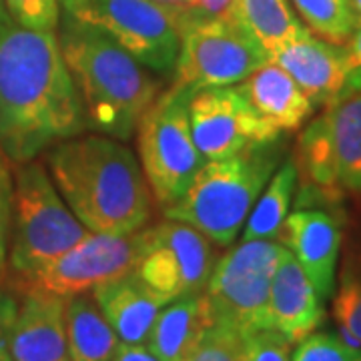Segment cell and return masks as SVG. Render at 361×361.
Here are the masks:
<instances>
[{
  "label": "cell",
  "mask_w": 361,
  "mask_h": 361,
  "mask_svg": "<svg viewBox=\"0 0 361 361\" xmlns=\"http://www.w3.org/2000/svg\"><path fill=\"white\" fill-rule=\"evenodd\" d=\"M89 129L82 99L49 30L11 20L0 30V149L28 163Z\"/></svg>",
  "instance_id": "obj_1"
},
{
  "label": "cell",
  "mask_w": 361,
  "mask_h": 361,
  "mask_svg": "<svg viewBox=\"0 0 361 361\" xmlns=\"http://www.w3.org/2000/svg\"><path fill=\"white\" fill-rule=\"evenodd\" d=\"M47 169L68 209L90 233L129 235L151 217V187L129 147L106 135L73 137L49 149Z\"/></svg>",
  "instance_id": "obj_2"
},
{
  "label": "cell",
  "mask_w": 361,
  "mask_h": 361,
  "mask_svg": "<svg viewBox=\"0 0 361 361\" xmlns=\"http://www.w3.org/2000/svg\"><path fill=\"white\" fill-rule=\"evenodd\" d=\"M61 52L77 82L90 129L129 141L157 99V82L116 40L97 26L65 14Z\"/></svg>",
  "instance_id": "obj_3"
},
{
  "label": "cell",
  "mask_w": 361,
  "mask_h": 361,
  "mask_svg": "<svg viewBox=\"0 0 361 361\" xmlns=\"http://www.w3.org/2000/svg\"><path fill=\"white\" fill-rule=\"evenodd\" d=\"M283 155L279 137L225 159L205 161L187 193L165 207V217L189 223L213 243L229 247Z\"/></svg>",
  "instance_id": "obj_4"
},
{
  "label": "cell",
  "mask_w": 361,
  "mask_h": 361,
  "mask_svg": "<svg viewBox=\"0 0 361 361\" xmlns=\"http://www.w3.org/2000/svg\"><path fill=\"white\" fill-rule=\"evenodd\" d=\"M89 233L54 187L49 169L35 161L16 167L8 243L13 283L65 255Z\"/></svg>",
  "instance_id": "obj_5"
},
{
  "label": "cell",
  "mask_w": 361,
  "mask_h": 361,
  "mask_svg": "<svg viewBox=\"0 0 361 361\" xmlns=\"http://www.w3.org/2000/svg\"><path fill=\"white\" fill-rule=\"evenodd\" d=\"M193 90L173 85L142 113L139 129V159L145 179L159 205L179 201L205 165L191 135L189 101Z\"/></svg>",
  "instance_id": "obj_6"
},
{
  "label": "cell",
  "mask_w": 361,
  "mask_h": 361,
  "mask_svg": "<svg viewBox=\"0 0 361 361\" xmlns=\"http://www.w3.org/2000/svg\"><path fill=\"white\" fill-rule=\"evenodd\" d=\"M283 245L273 239L241 241L215 263L205 295L211 325H223L241 336L269 327L273 273Z\"/></svg>",
  "instance_id": "obj_7"
},
{
  "label": "cell",
  "mask_w": 361,
  "mask_h": 361,
  "mask_svg": "<svg viewBox=\"0 0 361 361\" xmlns=\"http://www.w3.org/2000/svg\"><path fill=\"white\" fill-rule=\"evenodd\" d=\"M65 14L97 26L155 73L175 68L185 6L159 0H63Z\"/></svg>",
  "instance_id": "obj_8"
},
{
  "label": "cell",
  "mask_w": 361,
  "mask_h": 361,
  "mask_svg": "<svg viewBox=\"0 0 361 361\" xmlns=\"http://www.w3.org/2000/svg\"><path fill=\"white\" fill-rule=\"evenodd\" d=\"M267 54L229 16L185 23L175 63V85L197 90L231 87L255 73Z\"/></svg>",
  "instance_id": "obj_9"
},
{
  "label": "cell",
  "mask_w": 361,
  "mask_h": 361,
  "mask_svg": "<svg viewBox=\"0 0 361 361\" xmlns=\"http://www.w3.org/2000/svg\"><path fill=\"white\" fill-rule=\"evenodd\" d=\"M139 257L133 273L165 305L205 291L215 269L213 241L189 223L165 219L141 231Z\"/></svg>",
  "instance_id": "obj_10"
},
{
  "label": "cell",
  "mask_w": 361,
  "mask_h": 361,
  "mask_svg": "<svg viewBox=\"0 0 361 361\" xmlns=\"http://www.w3.org/2000/svg\"><path fill=\"white\" fill-rule=\"evenodd\" d=\"M139 247V231L129 235L89 233L65 255L13 285L18 293L26 289H39L61 297L89 293L94 287L118 279L135 269Z\"/></svg>",
  "instance_id": "obj_11"
},
{
  "label": "cell",
  "mask_w": 361,
  "mask_h": 361,
  "mask_svg": "<svg viewBox=\"0 0 361 361\" xmlns=\"http://www.w3.org/2000/svg\"><path fill=\"white\" fill-rule=\"evenodd\" d=\"M189 123L195 145L205 161L225 159L281 137V130L259 115L239 87H213L193 92Z\"/></svg>",
  "instance_id": "obj_12"
},
{
  "label": "cell",
  "mask_w": 361,
  "mask_h": 361,
  "mask_svg": "<svg viewBox=\"0 0 361 361\" xmlns=\"http://www.w3.org/2000/svg\"><path fill=\"white\" fill-rule=\"evenodd\" d=\"M299 85L313 106L331 104L361 90V68H351L348 49L311 35L285 44L271 59Z\"/></svg>",
  "instance_id": "obj_13"
},
{
  "label": "cell",
  "mask_w": 361,
  "mask_h": 361,
  "mask_svg": "<svg viewBox=\"0 0 361 361\" xmlns=\"http://www.w3.org/2000/svg\"><path fill=\"white\" fill-rule=\"evenodd\" d=\"M277 241L295 255L323 301L334 297L341 247V227L334 215L317 209H299L287 215Z\"/></svg>",
  "instance_id": "obj_14"
},
{
  "label": "cell",
  "mask_w": 361,
  "mask_h": 361,
  "mask_svg": "<svg viewBox=\"0 0 361 361\" xmlns=\"http://www.w3.org/2000/svg\"><path fill=\"white\" fill-rule=\"evenodd\" d=\"M11 337L13 361H71L65 327V297L26 289L20 291Z\"/></svg>",
  "instance_id": "obj_15"
},
{
  "label": "cell",
  "mask_w": 361,
  "mask_h": 361,
  "mask_svg": "<svg viewBox=\"0 0 361 361\" xmlns=\"http://www.w3.org/2000/svg\"><path fill=\"white\" fill-rule=\"evenodd\" d=\"M295 255L285 249L273 273L269 293V327L291 343L311 336L325 319V307Z\"/></svg>",
  "instance_id": "obj_16"
},
{
  "label": "cell",
  "mask_w": 361,
  "mask_h": 361,
  "mask_svg": "<svg viewBox=\"0 0 361 361\" xmlns=\"http://www.w3.org/2000/svg\"><path fill=\"white\" fill-rule=\"evenodd\" d=\"M90 293L123 343L147 345L157 315L165 303L133 271L94 287Z\"/></svg>",
  "instance_id": "obj_17"
},
{
  "label": "cell",
  "mask_w": 361,
  "mask_h": 361,
  "mask_svg": "<svg viewBox=\"0 0 361 361\" xmlns=\"http://www.w3.org/2000/svg\"><path fill=\"white\" fill-rule=\"evenodd\" d=\"M237 87L259 115L279 130H297L313 111L310 97L273 61L263 63Z\"/></svg>",
  "instance_id": "obj_18"
},
{
  "label": "cell",
  "mask_w": 361,
  "mask_h": 361,
  "mask_svg": "<svg viewBox=\"0 0 361 361\" xmlns=\"http://www.w3.org/2000/svg\"><path fill=\"white\" fill-rule=\"evenodd\" d=\"M209 327L205 295L180 297L159 311L147 348L161 361H191Z\"/></svg>",
  "instance_id": "obj_19"
},
{
  "label": "cell",
  "mask_w": 361,
  "mask_h": 361,
  "mask_svg": "<svg viewBox=\"0 0 361 361\" xmlns=\"http://www.w3.org/2000/svg\"><path fill=\"white\" fill-rule=\"evenodd\" d=\"M223 14L257 40L269 61L285 44L310 32L287 0H233Z\"/></svg>",
  "instance_id": "obj_20"
},
{
  "label": "cell",
  "mask_w": 361,
  "mask_h": 361,
  "mask_svg": "<svg viewBox=\"0 0 361 361\" xmlns=\"http://www.w3.org/2000/svg\"><path fill=\"white\" fill-rule=\"evenodd\" d=\"M65 327L71 361H113L121 339L92 293L65 297Z\"/></svg>",
  "instance_id": "obj_21"
},
{
  "label": "cell",
  "mask_w": 361,
  "mask_h": 361,
  "mask_svg": "<svg viewBox=\"0 0 361 361\" xmlns=\"http://www.w3.org/2000/svg\"><path fill=\"white\" fill-rule=\"evenodd\" d=\"M337 179L341 189L361 193V90L327 104Z\"/></svg>",
  "instance_id": "obj_22"
},
{
  "label": "cell",
  "mask_w": 361,
  "mask_h": 361,
  "mask_svg": "<svg viewBox=\"0 0 361 361\" xmlns=\"http://www.w3.org/2000/svg\"><path fill=\"white\" fill-rule=\"evenodd\" d=\"M297 173L305 183V193L322 195L325 199H334L341 193L331 130L325 113L301 133Z\"/></svg>",
  "instance_id": "obj_23"
},
{
  "label": "cell",
  "mask_w": 361,
  "mask_h": 361,
  "mask_svg": "<svg viewBox=\"0 0 361 361\" xmlns=\"http://www.w3.org/2000/svg\"><path fill=\"white\" fill-rule=\"evenodd\" d=\"M297 180H299V173L291 159L277 167V171L271 175L265 191H261L255 205L251 209L249 219L243 225V241L277 237L283 221L289 215Z\"/></svg>",
  "instance_id": "obj_24"
},
{
  "label": "cell",
  "mask_w": 361,
  "mask_h": 361,
  "mask_svg": "<svg viewBox=\"0 0 361 361\" xmlns=\"http://www.w3.org/2000/svg\"><path fill=\"white\" fill-rule=\"evenodd\" d=\"M297 13L322 39L345 44L355 32L348 0H293Z\"/></svg>",
  "instance_id": "obj_25"
},
{
  "label": "cell",
  "mask_w": 361,
  "mask_h": 361,
  "mask_svg": "<svg viewBox=\"0 0 361 361\" xmlns=\"http://www.w3.org/2000/svg\"><path fill=\"white\" fill-rule=\"evenodd\" d=\"M334 317L361 341V261H348L334 291Z\"/></svg>",
  "instance_id": "obj_26"
},
{
  "label": "cell",
  "mask_w": 361,
  "mask_h": 361,
  "mask_svg": "<svg viewBox=\"0 0 361 361\" xmlns=\"http://www.w3.org/2000/svg\"><path fill=\"white\" fill-rule=\"evenodd\" d=\"M291 361H361V349L345 345L337 334L313 331L297 343Z\"/></svg>",
  "instance_id": "obj_27"
},
{
  "label": "cell",
  "mask_w": 361,
  "mask_h": 361,
  "mask_svg": "<svg viewBox=\"0 0 361 361\" xmlns=\"http://www.w3.org/2000/svg\"><path fill=\"white\" fill-rule=\"evenodd\" d=\"M245 336L223 325H211L191 361H243Z\"/></svg>",
  "instance_id": "obj_28"
},
{
  "label": "cell",
  "mask_w": 361,
  "mask_h": 361,
  "mask_svg": "<svg viewBox=\"0 0 361 361\" xmlns=\"http://www.w3.org/2000/svg\"><path fill=\"white\" fill-rule=\"evenodd\" d=\"M8 14L16 25L30 30L54 32L59 26V2L56 0H4Z\"/></svg>",
  "instance_id": "obj_29"
},
{
  "label": "cell",
  "mask_w": 361,
  "mask_h": 361,
  "mask_svg": "<svg viewBox=\"0 0 361 361\" xmlns=\"http://www.w3.org/2000/svg\"><path fill=\"white\" fill-rule=\"evenodd\" d=\"M14 175L11 159L0 149V281L8 273V243L13 227Z\"/></svg>",
  "instance_id": "obj_30"
},
{
  "label": "cell",
  "mask_w": 361,
  "mask_h": 361,
  "mask_svg": "<svg viewBox=\"0 0 361 361\" xmlns=\"http://www.w3.org/2000/svg\"><path fill=\"white\" fill-rule=\"evenodd\" d=\"M291 341L277 329L267 327L245 337L243 361H291Z\"/></svg>",
  "instance_id": "obj_31"
},
{
  "label": "cell",
  "mask_w": 361,
  "mask_h": 361,
  "mask_svg": "<svg viewBox=\"0 0 361 361\" xmlns=\"http://www.w3.org/2000/svg\"><path fill=\"white\" fill-rule=\"evenodd\" d=\"M18 313V299L8 291L6 281H0V361H13L11 355V337Z\"/></svg>",
  "instance_id": "obj_32"
},
{
  "label": "cell",
  "mask_w": 361,
  "mask_h": 361,
  "mask_svg": "<svg viewBox=\"0 0 361 361\" xmlns=\"http://www.w3.org/2000/svg\"><path fill=\"white\" fill-rule=\"evenodd\" d=\"M233 0H195L193 4L185 6V16L183 25L191 20H203V18H213L227 11V6Z\"/></svg>",
  "instance_id": "obj_33"
},
{
  "label": "cell",
  "mask_w": 361,
  "mask_h": 361,
  "mask_svg": "<svg viewBox=\"0 0 361 361\" xmlns=\"http://www.w3.org/2000/svg\"><path fill=\"white\" fill-rule=\"evenodd\" d=\"M113 361H161L155 353L145 345H133V343H118Z\"/></svg>",
  "instance_id": "obj_34"
},
{
  "label": "cell",
  "mask_w": 361,
  "mask_h": 361,
  "mask_svg": "<svg viewBox=\"0 0 361 361\" xmlns=\"http://www.w3.org/2000/svg\"><path fill=\"white\" fill-rule=\"evenodd\" d=\"M348 59L351 68H361V26L355 28V32L348 40Z\"/></svg>",
  "instance_id": "obj_35"
},
{
  "label": "cell",
  "mask_w": 361,
  "mask_h": 361,
  "mask_svg": "<svg viewBox=\"0 0 361 361\" xmlns=\"http://www.w3.org/2000/svg\"><path fill=\"white\" fill-rule=\"evenodd\" d=\"M348 8L351 18H353V25L355 28L361 26V0H348Z\"/></svg>",
  "instance_id": "obj_36"
},
{
  "label": "cell",
  "mask_w": 361,
  "mask_h": 361,
  "mask_svg": "<svg viewBox=\"0 0 361 361\" xmlns=\"http://www.w3.org/2000/svg\"><path fill=\"white\" fill-rule=\"evenodd\" d=\"M11 20H13V18H11V14H8V8H6L4 0H0V30L8 25Z\"/></svg>",
  "instance_id": "obj_37"
},
{
  "label": "cell",
  "mask_w": 361,
  "mask_h": 361,
  "mask_svg": "<svg viewBox=\"0 0 361 361\" xmlns=\"http://www.w3.org/2000/svg\"><path fill=\"white\" fill-rule=\"evenodd\" d=\"M159 2H165V4H179V6H189V4H193L195 0H159Z\"/></svg>",
  "instance_id": "obj_38"
}]
</instances>
